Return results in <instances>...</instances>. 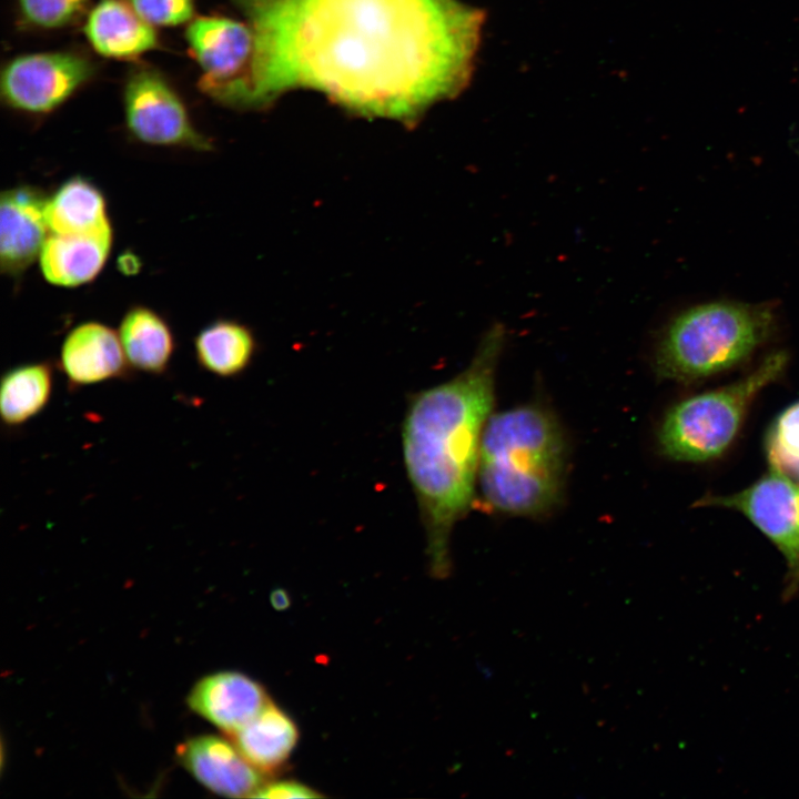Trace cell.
Here are the masks:
<instances>
[{"label": "cell", "mask_w": 799, "mask_h": 799, "mask_svg": "<svg viewBox=\"0 0 799 799\" xmlns=\"http://www.w3.org/2000/svg\"><path fill=\"white\" fill-rule=\"evenodd\" d=\"M85 0H18L23 18L43 29L68 24L82 9Z\"/></svg>", "instance_id": "cell-22"}, {"label": "cell", "mask_w": 799, "mask_h": 799, "mask_svg": "<svg viewBox=\"0 0 799 799\" xmlns=\"http://www.w3.org/2000/svg\"><path fill=\"white\" fill-rule=\"evenodd\" d=\"M696 505L734 509L746 516L782 553L799 577V482L771 467L747 488L730 495H709Z\"/></svg>", "instance_id": "cell-7"}, {"label": "cell", "mask_w": 799, "mask_h": 799, "mask_svg": "<svg viewBox=\"0 0 799 799\" xmlns=\"http://www.w3.org/2000/svg\"><path fill=\"white\" fill-rule=\"evenodd\" d=\"M777 326L772 302L691 305L660 328L653 354L655 371L680 383L719 375L748 361L772 338Z\"/></svg>", "instance_id": "cell-4"}, {"label": "cell", "mask_w": 799, "mask_h": 799, "mask_svg": "<svg viewBox=\"0 0 799 799\" xmlns=\"http://www.w3.org/2000/svg\"><path fill=\"white\" fill-rule=\"evenodd\" d=\"M58 364L71 388L127 378L131 373L118 331L98 321L82 322L69 331Z\"/></svg>", "instance_id": "cell-11"}, {"label": "cell", "mask_w": 799, "mask_h": 799, "mask_svg": "<svg viewBox=\"0 0 799 799\" xmlns=\"http://www.w3.org/2000/svg\"><path fill=\"white\" fill-rule=\"evenodd\" d=\"M189 47L204 75L208 92L240 77L253 49V33L243 23L221 17H200L185 32Z\"/></svg>", "instance_id": "cell-12"}, {"label": "cell", "mask_w": 799, "mask_h": 799, "mask_svg": "<svg viewBox=\"0 0 799 799\" xmlns=\"http://www.w3.org/2000/svg\"><path fill=\"white\" fill-rule=\"evenodd\" d=\"M787 363L785 352L772 353L734 383L678 402L667 412L658 431L661 453L689 463L721 456L736 439L756 397L779 380Z\"/></svg>", "instance_id": "cell-5"}, {"label": "cell", "mask_w": 799, "mask_h": 799, "mask_svg": "<svg viewBox=\"0 0 799 799\" xmlns=\"http://www.w3.org/2000/svg\"><path fill=\"white\" fill-rule=\"evenodd\" d=\"M315 789L294 780H276L264 782L253 798H318Z\"/></svg>", "instance_id": "cell-24"}, {"label": "cell", "mask_w": 799, "mask_h": 799, "mask_svg": "<svg viewBox=\"0 0 799 799\" xmlns=\"http://www.w3.org/2000/svg\"><path fill=\"white\" fill-rule=\"evenodd\" d=\"M227 736L249 762L265 775L287 761L300 734L291 716L270 700L254 718Z\"/></svg>", "instance_id": "cell-18"}, {"label": "cell", "mask_w": 799, "mask_h": 799, "mask_svg": "<svg viewBox=\"0 0 799 799\" xmlns=\"http://www.w3.org/2000/svg\"><path fill=\"white\" fill-rule=\"evenodd\" d=\"M176 758L206 789L224 797L253 798L265 782L264 773L249 762L230 738L192 737L178 746Z\"/></svg>", "instance_id": "cell-10"}, {"label": "cell", "mask_w": 799, "mask_h": 799, "mask_svg": "<svg viewBox=\"0 0 799 799\" xmlns=\"http://www.w3.org/2000/svg\"><path fill=\"white\" fill-rule=\"evenodd\" d=\"M91 63L70 52L22 54L1 73V95L11 108L45 114L60 107L92 74Z\"/></svg>", "instance_id": "cell-8"}, {"label": "cell", "mask_w": 799, "mask_h": 799, "mask_svg": "<svg viewBox=\"0 0 799 799\" xmlns=\"http://www.w3.org/2000/svg\"><path fill=\"white\" fill-rule=\"evenodd\" d=\"M124 119L130 134L139 142L205 152L213 149L173 89L156 72L139 70L124 89Z\"/></svg>", "instance_id": "cell-6"}, {"label": "cell", "mask_w": 799, "mask_h": 799, "mask_svg": "<svg viewBox=\"0 0 799 799\" xmlns=\"http://www.w3.org/2000/svg\"><path fill=\"white\" fill-rule=\"evenodd\" d=\"M113 240V230L77 235L49 233L38 259L43 279L65 289L93 282L108 262Z\"/></svg>", "instance_id": "cell-14"}, {"label": "cell", "mask_w": 799, "mask_h": 799, "mask_svg": "<svg viewBox=\"0 0 799 799\" xmlns=\"http://www.w3.org/2000/svg\"><path fill=\"white\" fill-rule=\"evenodd\" d=\"M45 219L50 233L60 235L113 230L103 191L82 174L65 179L48 194Z\"/></svg>", "instance_id": "cell-16"}, {"label": "cell", "mask_w": 799, "mask_h": 799, "mask_svg": "<svg viewBox=\"0 0 799 799\" xmlns=\"http://www.w3.org/2000/svg\"><path fill=\"white\" fill-rule=\"evenodd\" d=\"M270 700L260 682L233 670L201 678L186 698L195 714L226 736L247 724Z\"/></svg>", "instance_id": "cell-13"}, {"label": "cell", "mask_w": 799, "mask_h": 799, "mask_svg": "<svg viewBox=\"0 0 799 799\" xmlns=\"http://www.w3.org/2000/svg\"><path fill=\"white\" fill-rule=\"evenodd\" d=\"M505 340V327L495 323L463 372L408 401L402 426L403 458L436 578L451 572V535L472 505L482 434L493 406Z\"/></svg>", "instance_id": "cell-2"}, {"label": "cell", "mask_w": 799, "mask_h": 799, "mask_svg": "<svg viewBox=\"0 0 799 799\" xmlns=\"http://www.w3.org/2000/svg\"><path fill=\"white\" fill-rule=\"evenodd\" d=\"M84 33L99 54L113 59H132L156 44L153 26L121 0L99 1L88 16Z\"/></svg>", "instance_id": "cell-15"}, {"label": "cell", "mask_w": 799, "mask_h": 799, "mask_svg": "<svg viewBox=\"0 0 799 799\" xmlns=\"http://www.w3.org/2000/svg\"><path fill=\"white\" fill-rule=\"evenodd\" d=\"M130 6L151 26H178L193 14L192 0H130Z\"/></svg>", "instance_id": "cell-23"}, {"label": "cell", "mask_w": 799, "mask_h": 799, "mask_svg": "<svg viewBox=\"0 0 799 799\" xmlns=\"http://www.w3.org/2000/svg\"><path fill=\"white\" fill-rule=\"evenodd\" d=\"M53 386L50 362H32L9 368L0 383V417L7 427H19L48 405Z\"/></svg>", "instance_id": "cell-20"}, {"label": "cell", "mask_w": 799, "mask_h": 799, "mask_svg": "<svg viewBox=\"0 0 799 799\" xmlns=\"http://www.w3.org/2000/svg\"><path fill=\"white\" fill-rule=\"evenodd\" d=\"M770 466L786 474L799 469V402L775 421L767 442Z\"/></svg>", "instance_id": "cell-21"}, {"label": "cell", "mask_w": 799, "mask_h": 799, "mask_svg": "<svg viewBox=\"0 0 799 799\" xmlns=\"http://www.w3.org/2000/svg\"><path fill=\"white\" fill-rule=\"evenodd\" d=\"M567 456L562 427L547 409L523 405L492 415L479 447L482 494L505 514L547 515L563 496Z\"/></svg>", "instance_id": "cell-3"}, {"label": "cell", "mask_w": 799, "mask_h": 799, "mask_svg": "<svg viewBox=\"0 0 799 799\" xmlns=\"http://www.w3.org/2000/svg\"><path fill=\"white\" fill-rule=\"evenodd\" d=\"M119 338L131 370L164 374L175 351V337L168 320L154 309L133 304L123 314Z\"/></svg>", "instance_id": "cell-17"}, {"label": "cell", "mask_w": 799, "mask_h": 799, "mask_svg": "<svg viewBox=\"0 0 799 799\" xmlns=\"http://www.w3.org/2000/svg\"><path fill=\"white\" fill-rule=\"evenodd\" d=\"M249 64L214 98L257 105L316 89L364 115L411 120L467 83L484 13L461 0H236Z\"/></svg>", "instance_id": "cell-1"}, {"label": "cell", "mask_w": 799, "mask_h": 799, "mask_svg": "<svg viewBox=\"0 0 799 799\" xmlns=\"http://www.w3.org/2000/svg\"><path fill=\"white\" fill-rule=\"evenodd\" d=\"M252 330L233 318H216L194 337L198 364L219 377H235L245 372L256 353Z\"/></svg>", "instance_id": "cell-19"}, {"label": "cell", "mask_w": 799, "mask_h": 799, "mask_svg": "<svg viewBox=\"0 0 799 799\" xmlns=\"http://www.w3.org/2000/svg\"><path fill=\"white\" fill-rule=\"evenodd\" d=\"M272 606L277 610L286 609L290 606V597L283 589H275L270 597Z\"/></svg>", "instance_id": "cell-25"}, {"label": "cell", "mask_w": 799, "mask_h": 799, "mask_svg": "<svg viewBox=\"0 0 799 799\" xmlns=\"http://www.w3.org/2000/svg\"><path fill=\"white\" fill-rule=\"evenodd\" d=\"M48 194L39 186L18 184L0 195V269L19 283L39 259L50 233L45 219Z\"/></svg>", "instance_id": "cell-9"}]
</instances>
